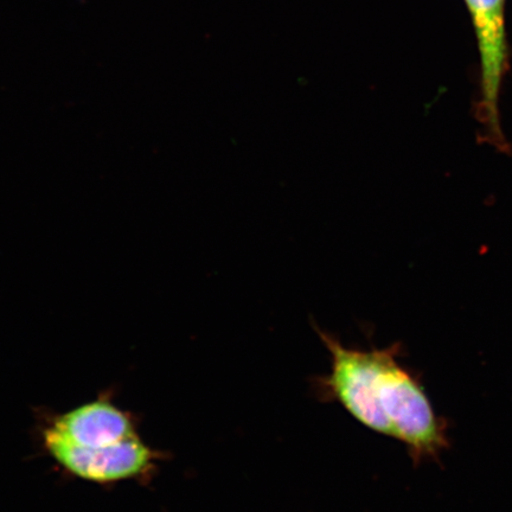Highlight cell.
Wrapping results in <instances>:
<instances>
[{"label":"cell","mask_w":512,"mask_h":512,"mask_svg":"<svg viewBox=\"0 0 512 512\" xmlns=\"http://www.w3.org/2000/svg\"><path fill=\"white\" fill-rule=\"evenodd\" d=\"M41 439L64 471L94 484L150 477L160 459L139 437L132 416L105 396L50 419Z\"/></svg>","instance_id":"cell-1"},{"label":"cell","mask_w":512,"mask_h":512,"mask_svg":"<svg viewBox=\"0 0 512 512\" xmlns=\"http://www.w3.org/2000/svg\"><path fill=\"white\" fill-rule=\"evenodd\" d=\"M399 344L387 348L377 400L390 427V438L402 441L415 464L437 459L448 446L447 427L435 413L426 390L399 362Z\"/></svg>","instance_id":"cell-2"},{"label":"cell","mask_w":512,"mask_h":512,"mask_svg":"<svg viewBox=\"0 0 512 512\" xmlns=\"http://www.w3.org/2000/svg\"><path fill=\"white\" fill-rule=\"evenodd\" d=\"M318 335L331 355V373L322 381L325 392L363 426L390 437L388 421L377 400L387 348L369 351L350 349L323 331L318 330Z\"/></svg>","instance_id":"cell-3"},{"label":"cell","mask_w":512,"mask_h":512,"mask_svg":"<svg viewBox=\"0 0 512 512\" xmlns=\"http://www.w3.org/2000/svg\"><path fill=\"white\" fill-rule=\"evenodd\" d=\"M475 22L482 57V101L477 117L485 128L486 142L503 152L508 150L499 121L498 96L507 69L504 0H466Z\"/></svg>","instance_id":"cell-4"}]
</instances>
